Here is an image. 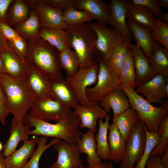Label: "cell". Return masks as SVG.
<instances>
[{
	"mask_svg": "<svg viewBox=\"0 0 168 168\" xmlns=\"http://www.w3.org/2000/svg\"><path fill=\"white\" fill-rule=\"evenodd\" d=\"M3 74H7L4 67L2 63L0 55V76Z\"/></svg>",
	"mask_w": 168,
	"mask_h": 168,
	"instance_id": "55",
	"label": "cell"
},
{
	"mask_svg": "<svg viewBox=\"0 0 168 168\" xmlns=\"http://www.w3.org/2000/svg\"><path fill=\"white\" fill-rule=\"evenodd\" d=\"M153 39L160 42L168 49V25L160 20L155 17L153 26L151 29Z\"/></svg>",
	"mask_w": 168,
	"mask_h": 168,
	"instance_id": "40",
	"label": "cell"
},
{
	"mask_svg": "<svg viewBox=\"0 0 168 168\" xmlns=\"http://www.w3.org/2000/svg\"><path fill=\"white\" fill-rule=\"evenodd\" d=\"M3 145L1 142L0 141V152H1L3 150Z\"/></svg>",
	"mask_w": 168,
	"mask_h": 168,
	"instance_id": "57",
	"label": "cell"
},
{
	"mask_svg": "<svg viewBox=\"0 0 168 168\" xmlns=\"http://www.w3.org/2000/svg\"><path fill=\"white\" fill-rule=\"evenodd\" d=\"M0 55L7 75L15 78L26 77L30 65L27 60L24 63L11 50H0Z\"/></svg>",
	"mask_w": 168,
	"mask_h": 168,
	"instance_id": "21",
	"label": "cell"
},
{
	"mask_svg": "<svg viewBox=\"0 0 168 168\" xmlns=\"http://www.w3.org/2000/svg\"><path fill=\"white\" fill-rule=\"evenodd\" d=\"M108 163L103 164L101 163L100 164L92 166H88L87 168L84 167L83 166L76 168H106L108 166Z\"/></svg>",
	"mask_w": 168,
	"mask_h": 168,
	"instance_id": "52",
	"label": "cell"
},
{
	"mask_svg": "<svg viewBox=\"0 0 168 168\" xmlns=\"http://www.w3.org/2000/svg\"><path fill=\"white\" fill-rule=\"evenodd\" d=\"M53 148L58 152V157L49 168H76L83 166L77 145L60 139L53 145Z\"/></svg>",
	"mask_w": 168,
	"mask_h": 168,
	"instance_id": "13",
	"label": "cell"
},
{
	"mask_svg": "<svg viewBox=\"0 0 168 168\" xmlns=\"http://www.w3.org/2000/svg\"><path fill=\"white\" fill-rule=\"evenodd\" d=\"M9 114L5 105L0 100V122L3 125L5 124Z\"/></svg>",
	"mask_w": 168,
	"mask_h": 168,
	"instance_id": "48",
	"label": "cell"
},
{
	"mask_svg": "<svg viewBox=\"0 0 168 168\" xmlns=\"http://www.w3.org/2000/svg\"><path fill=\"white\" fill-rule=\"evenodd\" d=\"M30 128L22 122H16L12 120L10 131V136L3 146L2 154L6 157L15 151L19 142L29 140Z\"/></svg>",
	"mask_w": 168,
	"mask_h": 168,
	"instance_id": "26",
	"label": "cell"
},
{
	"mask_svg": "<svg viewBox=\"0 0 168 168\" xmlns=\"http://www.w3.org/2000/svg\"><path fill=\"white\" fill-rule=\"evenodd\" d=\"M132 1L111 0L109 4L111 15L109 24L120 34L127 47L130 48L133 36L128 29L126 19L128 12L127 5Z\"/></svg>",
	"mask_w": 168,
	"mask_h": 168,
	"instance_id": "11",
	"label": "cell"
},
{
	"mask_svg": "<svg viewBox=\"0 0 168 168\" xmlns=\"http://www.w3.org/2000/svg\"><path fill=\"white\" fill-rule=\"evenodd\" d=\"M100 105L108 113L112 109L114 119L130 107L126 95L119 87L111 92L99 102Z\"/></svg>",
	"mask_w": 168,
	"mask_h": 168,
	"instance_id": "22",
	"label": "cell"
},
{
	"mask_svg": "<svg viewBox=\"0 0 168 168\" xmlns=\"http://www.w3.org/2000/svg\"><path fill=\"white\" fill-rule=\"evenodd\" d=\"M103 122L101 119H98V132L96 137V152L101 159L108 160L110 149L108 141V133L110 116L108 114L105 118Z\"/></svg>",
	"mask_w": 168,
	"mask_h": 168,
	"instance_id": "33",
	"label": "cell"
},
{
	"mask_svg": "<svg viewBox=\"0 0 168 168\" xmlns=\"http://www.w3.org/2000/svg\"><path fill=\"white\" fill-rule=\"evenodd\" d=\"M163 20L168 22V13H163L162 16L161 20Z\"/></svg>",
	"mask_w": 168,
	"mask_h": 168,
	"instance_id": "56",
	"label": "cell"
},
{
	"mask_svg": "<svg viewBox=\"0 0 168 168\" xmlns=\"http://www.w3.org/2000/svg\"><path fill=\"white\" fill-rule=\"evenodd\" d=\"M87 23L96 34V53L97 59L105 62L110 57L114 47L124 41L122 36L111 26L109 28L98 22Z\"/></svg>",
	"mask_w": 168,
	"mask_h": 168,
	"instance_id": "6",
	"label": "cell"
},
{
	"mask_svg": "<svg viewBox=\"0 0 168 168\" xmlns=\"http://www.w3.org/2000/svg\"><path fill=\"white\" fill-rule=\"evenodd\" d=\"M127 7L126 18L151 29L152 28L155 17L147 8L142 5L134 4L132 2Z\"/></svg>",
	"mask_w": 168,
	"mask_h": 168,
	"instance_id": "31",
	"label": "cell"
},
{
	"mask_svg": "<svg viewBox=\"0 0 168 168\" xmlns=\"http://www.w3.org/2000/svg\"><path fill=\"white\" fill-rule=\"evenodd\" d=\"M60 140L54 138L49 143H47V137L43 136L39 137L37 148L35 150L24 168H39L40 160L43 153L47 149L53 146Z\"/></svg>",
	"mask_w": 168,
	"mask_h": 168,
	"instance_id": "38",
	"label": "cell"
},
{
	"mask_svg": "<svg viewBox=\"0 0 168 168\" xmlns=\"http://www.w3.org/2000/svg\"><path fill=\"white\" fill-rule=\"evenodd\" d=\"M64 22L66 26H73L90 22L94 19L83 10H78L73 7L63 12Z\"/></svg>",
	"mask_w": 168,
	"mask_h": 168,
	"instance_id": "39",
	"label": "cell"
},
{
	"mask_svg": "<svg viewBox=\"0 0 168 168\" xmlns=\"http://www.w3.org/2000/svg\"><path fill=\"white\" fill-rule=\"evenodd\" d=\"M71 111V108L51 99L36 100L29 114L42 121L58 122L65 118Z\"/></svg>",
	"mask_w": 168,
	"mask_h": 168,
	"instance_id": "10",
	"label": "cell"
},
{
	"mask_svg": "<svg viewBox=\"0 0 168 168\" xmlns=\"http://www.w3.org/2000/svg\"><path fill=\"white\" fill-rule=\"evenodd\" d=\"M40 36L55 48L59 52L72 48L70 36L64 29L41 28Z\"/></svg>",
	"mask_w": 168,
	"mask_h": 168,
	"instance_id": "27",
	"label": "cell"
},
{
	"mask_svg": "<svg viewBox=\"0 0 168 168\" xmlns=\"http://www.w3.org/2000/svg\"><path fill=\"white\" fill-rule=\"evenodd\" d=\"M29 64L26 77L36 100L54 99L50 90V79Z\"/></svg>",
	"mask_w": 168,
	"mask_h": 168,
	"instance_id": "15",
	"label": "cell"
},
{
	"mask_svg": "<svg viewBox=\"0 0 168 168\" xmlns=\"http://www.w3.org/2000/svg\"><path fill=\"white\" fill-rule=\"evenodd\" d=\"M99 67V63H96L91 67L79 68L74 75L67 76L65 78L72 88L79 104L81 106L88 107L96 103L88 100L86 90L88 86L96 83Z\"/></svg>",
	"mask_w": 168,
	"mask_h": 168,
	"instance_id": "7",
	"label": "cell"
},
{
	"mask_svg": "<svg viewBox=\"0 0 168 168\" xmlns=\"http://www.w3.org/2000/svg\"><path fill=\"white\" fill-rule=\"evenodd\" d=\"M128 47L124 41L117 44L113 49L112 54L105 63L111 74L119 78L120 69L126 57Z\"/></svg>",
	"mask_w": 168,
	"mask_h": 168,
	"instance_id": "35",
	"label": "cell"
},
{
	"mask_svg": "<svg viewBox=\"0 0 168 168\" xmlns=\"http://www.w3.org/2000/svg\"><path fill=\"white\" fill-rule=\"evenodd\" d=\"M30 8L25 0H14L9 6L6 17L7 23L14 27L28 17Z\"/></svg>",
	"mask_w": 168,
	"mask_h": 168,
	"instance_id": "30",
	"label": "cell"
},
{
	"mask_svg": "<svg viewBox=\"0 0 168 168\" xmlns=\"http://www.w3.org/2000/svg\"><path fill=\"white\" fill-rule=\"evenodd\" d=\"M3 49L11 50L8 46L7 40L0 31V50Z\"/></svg>",
	"mask_w": 168,
	"mask_h": 168,
	"instance_id": "50",
	"label": "cell"
},
{
	"mask_svg": "<svg viewBox=\"0 0 168 168\" xmlns=\"http://www.w3.org/2000/svg\"><path fill=\"white\" fill-rule=\"evenodd\" d=\"M73 7L84 11L99 23L109 24L111 15L109 4L101 0H75Z\"/></svg>",
	"mask_w": 168,
	"mask_h": 168,
	"instance_id": "16",
	"label": "cell"
},
{
	"mask_svg": "<svg viewBox=\"0 0 168 168\" xmlns=\"http://www.w3.org/2000/svg\"><path fill=\"white\" fill-rule=\"evenodd\" d=\"M97 81L95 85L88 87L86 95L88 100L93 103H99L104 97L114 90L119 88V78L112 75L105 63L100 60Z\"/></svg>",
	"mask_w": 168,
	"mask_h": 168,
	"instance_id": "9",
	"label": "cell"
},
{
	"mask_svg": "<svg viewBox=\"0 0 168 168\" xmlns=\"http://www.w3.org/2000/svg\"><path fill=\"white\" fill-rule=\"evenodd\" d=\"M30 8V12L28 18L14 27L18 34L28 42L34 41L40 38L41 27L39 17L34 6Z\"/></svg>",
	"mask_w": 168,
	"mask_h": 168,
	"instance_id": "24",
	"label": "cell"
},
{
	"mask_svg": "<svg viewBox=\"0 0 168 168\" xmlns=\"http://www.w3.org/2000/svg\"><path fill=\"white\" fill-rule=\"evenodd\" d=\"M50 90L54 99L65 106L74 109L79 105L72 88L63 77L51 80Z\"/></svg>",
	"mask_w": 168,
	"mask_h": 168,
	"instance_id": "19",
	"label": "cell"
},
{
	"mask_svg": "<svg viewBox=\"0 0 168 168\" xmlns=\"http://www.w3.org/2000/svg\"><path fill=\"white\" fill-rule=\"evenodd\" d=\"M148 59L152 69L156 74L168 78V49L156 41L152 48L151 56Z\"/></svg>",
	"mask_w": 168,
	"mask_h": 168,
	"instance_id": "29",
	"label": "cell"
},
{
	"mask_svg": "<svg viewBox=\"0 0 168 168\" xmlns=\"http://www.w3.org/2000/svg\"><path fill=\"white\" fill-rule=\"evenodd\" d=\"M0 81L6 97L7 110L14 116L12 120L23 122L36 100L26 77L15 78L3 74L0 76Z\"/></svg>",
	"mask_w": 168,
	"mask_h": 168,
	"instance_id": "1",
	"label": "cell"
},
{
	"mask_svg": "<svg viewBox=\"0 0 168 168\" xmlns=\"http://www.w3.org/2000/svg\"><path fill=\"white\" fill-rule=\"evenodd\" d=\"M26 60L50 80L63 77L58 51L41 38L28 42Z\"/></svg>",
	"mask_w": 168,
	"mask_h": 168,
	"instance_id": "3",
	"label": "cell"
},
{
	"mask_svg": "<svg viewBox=\"0 0 168 168\" xmlns=\"http://www.w3.org/2000/svg\"><path fill=\"white\" fill-rule=\"evenodd\" d=\"M140 119L135 111L130 107L113 119L118 130L126 142L133 128Z\"/></svg>",
	"mask_w": 168,
	"mask_h": 168,
	"instance_id": "32",
	"label": "cell"
},
{
	"mask_svg": "<svg viewBox=\"0 0 168 168\" xmlns=\"http://www.w3.org/2000/svg\"><path fill=\"white\" fill-rule=\"evenodd\" d=\"M144 124L139 119L133 128L126 145L120 168H133L142 155L145 146Z\"/></svg>",
	"mask_w": 168,
	"mask_h": 168,
	"instance_id": "8",
	"label": "cell"
},
{
	"mask_svg": "<svg viewBox=\"0 0 168 168\" xmlns=\"http://www.w3.org/2000/svg\"><path fill=\"white\" fill-rule=\"evenodd\" d=\"M147 168H166L161 164L160 157L157 156H150L146 163Z\"/></svg>",
	"mask_w": 168,
	"mask_h": 168,
	"instance_id": "47",
	"label": "cell"
},
{
	"mask_svg": "<svg viewBox=\"0 0 168 168\" xmlns=\"http://www.w3.org/2000/svg\"><path fill=\"white\" fill-rule=\"evenodd\" d=\"M74 110V112L80 120V127L87 128L94 133L97 129V123L98 119L105 118L108 114L99 105V103L88 107L79 104Z\"/></svg>",
	"mask_w": 168,
	"mask_h": 168,
	"instance_id": "17",
	"label": "cell"
},
{
	"mask_svg": "<svg viewBox=\"0 0 168 168\" xmlns=\"http://www.w3.org/2000/svg\"><path fill=\"white\" fill-rule=\"evenodd\" d=\"M157 132L160 136V142L150 156H157L160 157L163 154L166 147L168 146V116L160 123Z\"/></svg>",
	"mask_w": 168,
	"mask_h": 168,
	"instance_id": "41",
	"label": "cell"
},
{
	"mask_svg": "<svg viewBox=\"0 0 168 168\" xmlns=\"http://www.w3.org/2000/svg\"><path fill=\"white\" fill-rule=\"evenodd\" d=\"M5 157L2 153L0 152V168H7L4 161Z\"/></svg>",
	"mask_w": 168,
	"mask_h": 168,
	"instance_id": "54",
	"label": "cell"
},
{
	"mask_svg": "<svg viewBox=\"0 0 168 168\" xmlns=\"http://www.w3.org/2000/svg\"><path fill=\"white\" fill-rule=\"evenodd\" d=\"M75 1V0H39L40 3L58 9L62 11L73 7Z\"/></svg>",
	"mask_w": 168,
	"mask_h": 168,
	"instance_id": "44",
	"label": "cell"
},
{
	"mask_svg": "<svg viewBox=\"0 0 168 168\" xmlns=\"http://www.w3.org/2000/svg\"><path fill=\"white\" fill-rule=\"evenodd\" d=\"M7 42L8 46L12 50L24 63H26L28 49V43L26 40L20 36L11 40L7 41Z\"/></svg>",
	"mask_w": 168,
	"mask_h": 168,
	"instance_id": "42",
	"label": "cell"
},
{
	"mask_svg": "<svg viewBox=\"0 0 168 168\" xmlns=\"http://www.w3.org/2000/svg\"><path fill=\"white\" fill-rule=\"evenodd\" d=\"M108 141L110 149L108 160L116 163L121 162L124 152L126 141L114 120L112 124H109Z\"/></svg>",
	"mask_w": 168,
	"mask_h": 168,
	"instance_id": "25",
	"label": "cell"
},
{
	"mask_svg": "<svg viewBox=\"0 0 168 168\" xmlns=\"http://www.w3.org/2000/svg\"><path fill=\"white\" fill-rule=\"evenodd\" d=\"M30 6H34L39 17L41 28H57L65 30L66 25L63 18V11L46 4L38 0H26Z\"/></svg>",
	"mask_w": 168,
	"mask_h": 168,
	"instance_id": "14",
	"label": "cell"
},
{
	"mask_svg": "<svg viewBox=\"0 0 168 168\" xmlns=\"http://www.w3.org/2000/svg\"><path fill=\"white\" fill-rule=\"evenodd\" d=\"M160 160L163 166L168 168V146L165 148L163 154L160 157Z\"/></svg>",
	"mask_w": 168,
	"mask_h": 168,
	"instance_id": "49",
	"label": "cell"
},
{
	"mask_svg": "<svg viewBox=\"0 0 168 168\" xmlns=\"http://www.w3.org/2000/svg\"><path fill=\"white\" fill-rule=\"evenodd\" d=\"M38 137L33 135L30 140L24 141L19 149L5 158L7 168H24L35 150Z\"/></svg>",
	"mask_w": 168,
	"mask_h": 168,
	"instance_id": "20",
	"label": "cell"
},
{
	"mask_svg": "<svg viewBox=\"0 0 168 168\" xmlns=\"http://www.w3.org/2000/svg\"><path fill=\"white\" fill-rule=\"evenodd\" d=\"M0 31L7 41H10L20 36L15 30L6 22L0 20Z\"/></svg>",
	"mask_w": 168,
	"mask_h": 168,
	"instance_id": "45",
	"label": "cell"
},
{
	"mask_svg": "<svg viewBox=\"0 0 168 168\" xmlns=\"http://www.w3.org/2000/svg\"><path fill=\"white\" fill-rule=\"evenodd\" d=\"M14 0H0V20L6 22V17L9 6Z\"/></svg>",
	"mask_w": 168,
	"mask_h": 168,
	"instance_id": "46",
	"label": "cell"
},
{
	"mask_svg": "<svg viewBox=\"0 0 168 168\" xmlns=\"http://www.w3.org/2000/svg\"><path fill=\"white\" fill-rule=\"evenodd\" d=\"M159 6H161L165 8L168 7V0H157Z\"/></svg>",
	"mask_w": 168,
	"mask_h": 168,
	"instance_id": "53",
	"label": "cell"
},
{
	"mask_svg": "<svg viewBox=\"0 0 168 168\" xmlns=\"http://www.w3.org/2000/svg\"><path fill=\"white\" fill-rule=\"evenodd\" d=\"M135 91L141 93L148 102L161 103L168 97V78L157 74L148 81L138 85Z\"/></svg>",
	"mask_w": 168,
	"mask_h": 168,
	"instance_id": "12",
	"label": "cell"
},
{
	"mask_svg": "<svg viewBox=\"0 0 168 168\" xmlns=\"http://www.w3.org/2000/svg\"><path fill=\"white\" fill-rule=\"evenodd\" d=\"M144 129L146 136L145 149L142 155L134 168H145L146 162L151 153L160 142V136L157 132H149L145 124Z\"/></svg>",
	"mask_w": 168,
	"mask_h": 168,
	"instance_id": "37",
	"label": "cell"
},
{
	"mask_svg": "<svg viewBox=\"0 0 168 168\" xmlns=\"http://www.w3.org/2000/svg\"><path fill=\"white\" fill-rule=\"evenodd\" d=\"M23 122L30 128L29 135L54 137L71 144L77 145L82 133L79 130L80 120L72 110L63 119L55 124H51L27 114Z\"/></svg>",
	"mask_w": 168,
	"mask_h": 168,
	"instance_id": "2",
	"label": "cell"
},
{
	"mask_svg": "<svg viewBox=\"0 0 168 168\" xmlns=\"http://www.w3.org/2000/svg\"><path fill=\"white\" fill-rule=\"evenodd\" d=\"M132 2L134 4L145 6L153 15L158 16L161 20L163 13L158 4L157 0H133Z\"/></svg>",
	"mask_w": 168,
	"mask_h": 168,
	"instance_id": "43",
	"label": "cell"
},
{
	"mask_svg": "<svg viewBox=\"0 0 168 168\" xmlns=\"http://www.w3.org/2000/svg\"><path fill=\"white\" fill-rule=\"evenodd\" d=\"M106 168H114L112 163H110L108 164V165Z\"/></svg>",
	"mask_w": 168,
	"mask_h": 168,
	"instance_id": "58",
	"label": "cell"
},
{
	"mask_svg": "<svg viewBox=\"0 0 168 168\" xmlns=\"http://www.w3.org/2000/svg\"><path fill=\"white\" fill-rule=\"evenodd\" d=\"M120 84L124 87L134 90L137 86L134 61L132 52L128 48L126 57L119 73Z\"/></svg>",
	"mask_w": 168,
	"mask_h": 168,
	"instance_id": "34",
	"label": "cell"
},
{
	"mask_svg": "<svg viewBox=\"0 0 168 168\" xmlns=\"http://www.w3.org/2000/svg\"><path fill=\"white\" fill-rule=\"evenodd\" d=\"M119 87L126 96L131 107L136 112L148 131L157 132L161 122L168 116V109L162 105L153 106L133 90L120 84Z\"/></svg>",
	"mask_w": 168,
	"mask_h": 168,
	"instance_id": "5",
	"label": "cell"
},
{
	"mask_svg": "<svg viewBox=\"0 0 168 168\" xmlns=\"http://www.w3.org/2000/svg\"><path fill=\"white\" fill-rule=\"evenodd\" d=\"M59 62L61 69H64L67 77L75 74L79 68V61L74 51L71 49H64L59 54Z\"/></svg>",
	"mask_w": 168,
	"mask_h": 168,
	"instance_id": "36",
	"label": "cell"
},
{
	"mask_svg": "<svg viewBox=\"0 0 168 168\" xmlns=\"http://www.w3.org/2000/svg\"><path fill=\"white\" fill-rule=\"evenodd\" d=\"M129 48L133 56L137 86L148 81L157 74L152 69L149 59L139 47L136 44H131Z\"/></svg>",
	"mask_w": 168,
	"mask_h": 168,
	"instance_id": "18",
	"label": "cell"
},
{
	"mask_svg": "<svg viewBox=\"0 0 168 168\" xmlns=\"http://www.w3.org/2000/svg\"><path fill=\"white\" fill-rule=\"evenodd\" d=\"M77 145L80 153L87 155L86 161L88 166H94L101 163L96 152L94 133L89 130L85 133H82Z\"/></svg>",
	"mask_w": 168,
	"mask_h": 168,
	"instance_id": "28",
	"label": "cell"
},
{
	"mask_svg": "<svg viewBox=\"0 0 168 168\" xmlns=\"http://www.w3.org/2000/svg\"><path fill=\"white\" fill-rule=\"evenodd\" d=\"M128 27L133 33L136 45L142 50L146 57L149 59L152 54L155 41L151 35V29L141 26L134 21L128 20Z\"/></svg>",
	"mask_w": 168,
	"mask_h": 168,
	"instance_id": "23",
	"label": "cell"
},
{
	"mask_svg": "<svg viewBox=\"0 0 168 168\" xmlns=\"http://www.w3.org/2000/svg\"><path fill=\"white\" fill-rule=\"evenodd\" d=\"M0 100L6 107V97L0 81Z\"/></svg>",
	"mask_w": 168,
	"mask_h": 168,
	"instance_id": "51",
	"label": "cell"
},
{
	"mask_svg": "<svg viewBox=\"0 0 168 168\" xmlns=\"http://www.w3.org/2000/svg\"><path fill=\"white\" fill-rule=\"evenodd\" d=\"M65 30L70 36L72 48L79 61V68H88L96 63V35L88 24L66 26Z\"/></svg>",
	"mask_w": 168,
	"mask_h": 168,
	"instance_id": "4",
	"label": "cell"
}]
</instances>
